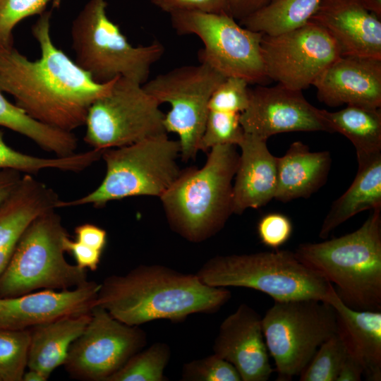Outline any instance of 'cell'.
Here are the masks:
<instances>
[{
    "instance_id": "7a4b0ae2",
    "label": "cell",
    "mask_w": 381,
    "mask_h": 381,
    "mask_svg": "<svg viewBox=\"0 0 381 381\" xmlns=\"http://www.w3.org/2000/svg\"><path fill=\"white\" fill-rule=\"evenodd\" d=\"M231 297L224 287L204 284L196 274L162 265H140L99 283L96 306L118 320L140 326L155 320L183 321L195 313L219 310Z\"/></svg>"
},
{
    "instance_id": "f35d334b",
    "label": "cell",
    "mask_w": 381,
    "mask_h": 381,
    "mask_svg": "<svg viewBox=\"0 0 381 381\" xmlns=\"http://www.w3.org/2000/svg\"><path fill=\"white\" fill-rule=\"evenodd\" d=\"M66 252L71 253L79 267L95 271L100 263L102 251L89 247L68 236L64 242Z\"/></svg>"
},
{
    "instance_id": "603a6c76",
    "label": "cell",
    "mask_w": 381,
    "mask_h": 381,
    "mask_svg": "<svg viewBox=\"0 0 381 381\" xmlns=\"http://www.w3.org/2000/svg\"><path fill=\"white\" fill-rule=\"evenodd\" d=\"M356 155L357 174L325 217L319 233L321 238H327L337 226L359 212L381 208V151Z\"/></svg>"
},
{
    "instance_id": "2e32d148",
    "label": "cell",
    "mask_w": 381,
    "mask_h": 381,
    "mask_svg": "<svg viewBox=\"0 0 381 381\" xmlns=\"http://www.w3.org/2000/svg\"><path fill=\"white\" fill-rule=\"evenodd\" d=\"M212 349L236 368L241 381H267L274 372L262 317L247 304H241L222 321Z\"/></svg>"
},
{
    "instance_id": "5b68a950",
    "label": "cell",
    "mask_w": 381,
    "mask_h": 381,
    "mask_svg": "<svg viewBox=\"0 0 381 381\" xmlns=\"http://www.w3.org/2000/svg\"><path fill=\"white\" fill-rule=\"evenodd\" d=\"M196 275L216 287H243L270 296L274 301L315 299L328 302L334 288L302 263L294 252L274 250L248 254L217 255Z\"/></svg>"
},
{
    "instance_id": "d6a6232c",
    "label": "cell",
    "mask_w": 381,
    "mask_h": 381,
    "mask_svg": "<svg viewBox=\"0 0 381 381\" xmlns=\"http://www.w3.org/2000/svg\"><path fill=\"white\" fill-rule=\"evenodd\" d=\"M240 114L209 110L199 151L208 152L212 147L222 145L238 146L244 135Z\"/></svg>"
},
{
    "instance_id": "d6986e66",
    "label": "cell",
    "mask_w": 381,
    "mask_h": 381,
    "mask_svg": "<svg viewBox=\"0 0 381 381\" xmlns=\"http://www.w3.org/2000/svg\"><path fill=\"white\" fill-rule=\"evenodd\" d=\"M380 20L361 0H322L310 20L325 30L341 56L381 59Z\"/></svg>"
},
{
    "instance_id": "8992f818",
    "label": "cell",
    "mask_w": 381,
    "mask_h": 381,
    "mask_svg": "<svg viewBox=\"0 0 381 381\" xmlns=\"http://www.w3.org/2000/svg\"><path fill=\"white\" fill-rule=\"evenodd\" d=\"M68 236L56 209L37 216L18 238L0 275V298L42 289H70L87 284V270L65 258L64 242Z\"/></svg>"
},
{
    "instance_id": "7c38bea8",
    "label": "cell",
    "mask_w": 381,
    "mask_h": 381,
    "mask_svg": "<svg viewBox=\"0 0 381 381\" xmlns=\"http://www.w3.org/2000/svg\"><path fill=\"white\" fill-rule=\"evenodd\" d=\"M226 77L201 63L176 68L159 74L143 85L159 104L168 103L164 114L167 133L178 135L180 157L184 162L194 159L199 152L211 96Z\"/></svg>"
},
{
    "instance_id": "ba28073f",
    "label": "cell",
    "mask_w": 381,
    "mask_h": 381,
    "mask_svg": "<svg viewBox=\"0 0 381 381\" xmlns=\"http://www.w3.org/2000/svg\"><path fill=\"white\" fill-rule=\"evenodd\" d=\"M106 0H89L72 22L75 63L99 83L123 77L142 85L164 48L155 41L133 46L107 16Z\"/></svg>"
},
{
    "instance_id": "ee69618b",
    "label": "cell",
    "mask_w": 381,
    "mask_h": 381,
    "mask_svg": "<svg viewBox=\"0 0 381 381\" xmlns=\"http://www.w3.org/2000/svg\"><path fill=\"white\" fill-rule=\"evenodd\" d=\"M16 243L0 250V275L6 267Z\"/></svg>"
},
{
    "instance_id": "60d3db41",
    "label": "cell",
    "mask_w": 381,
    "mask_h": 381,
    "mask_svg": "<svg viewBox=\"0 0 381 381\" xmlns=\"http://www.w3.org/2000/svg\"><path fill=\"white\" fill-rule=\"evenodd\" d=\"M272 0H228L229 14L240 21L267 5Z\"/></svg>"
},
{
    "instance_id": "7bdbcfd3",
    "label": "cell",
    "mask_w": 381,
    "mask_h": 381,
    "mask_svg": "<svg viewBox=\"0 0 381 381\" xmlns=\"http://www.w3.org/2000/svg\"><path fill=\"white\" fill-rule=\"evenodd\" d=\"M363 373L361 364L347 353L336 381H360Z\"/></svg>"
},
{
    "instance_id": "6da1fadb",
    "label": "cell",
    "mask_w": 381,
    "mask_h": 381,
    "mask_svg": "<svg viewBox=\"0 0 381 381\" xmlns=\"http://www.w3.org/2000/svg\"><path fill=\"white\" fill-rule=\"evenodd\" d=\"M51 17L46 10L31 28L39 59L30 60L14 47H0V90L32 119L72 132L85 126L90 107L109 93L116 78L97 83L59 49L51 36Z\"/></svg>"
},
{
    "instance_id": "44dd1931",
    "label": "cell",
    "mask_w": 381,
    "mask_h": 381,
    "mask_svg": "<svg viewBox=\"0 0 381 381\" xmlns=\"http://www.w3.org/2000/svg\"><path fill=\"white\" fill-rule=\"evenodd\" d=\"M327 303L334 309L337 334L347 353L361 364L367 380H381V311L353 309L335 289Z\"/></svg>"
},
{
    "instance_id": "1f68e13d",
    "label": "cell",
    "mask_w": 381,
    "mask_h": 381,
    "mask_svg": "<svg viewBox=\"0 0 381 381\" xmlns=\"http://www.w3.org/2000/svg\"><path fill=\"white\" fill-rule=\"evenodd\" d=\"M345 345L336 333L318 349L300 375L301 381H336L346 356Z\"/></svg>"
},
{
    "instance_id": "8d00e7d4",
    "label": "cell",
    "mask_w": 381,
    "mask_h": 381,
    "mask_svg": "<svg viewBox=\"0 0 381 381\" xmlns=\"http://www.w3.org/2000/svg\"><path fill=\"white\" fill-rule=\"evenodd\" d=\"M257 232L262 243L277 250L290 238L293 232V225L286 215L272 212L260 219L257 225Z\"/></svg>"
},
{
    "instance_id": "ffe728a7",
    "label": "cell",
    "mask_w": 381,
    "mask_h": 381,
    "mask_svg": "<svg viewBox=\"0 0 381 381\" xmlns=\"http://www.w3.org/2000/svg\"><path fill=\"white\" fill-rule=\"evenodd\" d=\"M233 183V213L241 214L258 209L274 198L277 185V157L270 152L267 140L244 133Z\"/></svg>"
},
{
    "instance_id": "5bb4252c",
    "label": "cell",
    "mask_w": 381,
    "mask_h": 381,
    "mask_svg": "<svg viewBox=\"0 0 381 381\" xmlns=\"http://www.w3.org/2000/svg\"><path fill=\"white\" fill-rule=\"evenodd\" d=\"M261 54L266 75L286 88L301 90L341 54L325 30L311 20L276 35H263Z\"/></svg>"
},
{
    "instance_id": "ac0fdd59",
    "label": "cell",
    "mask_w": 381,
    "mask_h": 381,
    "mask_svg": "<svg viewBox=\"0 0 381 381\" xmlns=\"http://www.w3.org/2000/svg\"><path fill=\"white\" fill-rule=\"evenodd\" d=\"M320 102L335 107L342 104L381 107V59L340 56L315 80Z\"/></svg>"
},
{
    "instance_id": "277c9868",
    "label": "cell",
    "mask_w": 381,
    "mask_h": 381,
    "mask_svg": "<svg viewBox=\"0 0 381 381\" xmlns=\"http://www.w3.org/2000/svg\"><path fill=\"white\" fill-rule=\"evenodd\" d=\"M297 258L332 285L349 307L381 310V208L357 230L319 243L298 246Z\"/></svg>"
},
{
    "instance_id": "4dcf8cb0",
    "label": "cell",
    "mask_w": 381,
    "mask_h": 381,
    "mask_svg": "<svg viewBox=\"0 0 381 381\" xmlns=\"http://www.w3.org/2000/svg\"><path fill=\"white\" fill-rule=\"evenodd\" d=\"M30 329H0V379L22 381L28 368Z\"/></svg>"
},
{
    "instance_id": "e575fe53",
    "label": "cell",
    "mask_w": 381,
    "mask_h": 381,
    "mask_svg": "<svg viewBox=\"0 0 381 381\" xmlns=\"http://www.w3.org/2000/svg\"><path fill=\"white\" fill-rule=\"evenodd\" d=\"M181 380L241 381V378L231 363L213 353L209 356L185 363Z\"/></svg>"
},
{
    "instance_id": "f546056e",
    "label": "cell",
    "mask_w": 381,
    "mask_h": 381,
    "mask_svg": "<svg viewBox=\"0 0 381 381\" xmlns=\"http://www.w3.org/2000/svg\"><path fill=\"white\" fill-rule=\"evenodd\" d=\"M170 357L169 344L155 342L133 355L107 381H166L164 372Z\"/></svg>"
},
{
    "instance_id": "d590c367",
    "label": "cell",
    "mask_w": 381,
    "mask_h": 381,
    "mask_svg": "<svg viewBox=\"0 0 381 381\" xmlns=\"http://www.w3.org/2000/svg\"><path fill=\"white\" fill-rule=\"evenodd\" d=\"M248 84L240 78H225L212 93L209 110L241 114L249 103Z\"/></svg>"
},
{
    "instance_id": "30bf717a",
    "label": "cell",
    "mask_w": 381,
    "mask_h": 381,
    "mask_svg": "<svg viewBox=\"0 0 381 381\" xmlns=\"http://www.w3.org/2000/svg\"><path fill=\"white\" fill-rule=\"evenodd\" d=\"M169 16L179 35H195L202 41L200 62L226 78H240L249 84L268 79L260 47L263 33L242 26L226 13L179 11Z\"/></svg>"
},
{
    "instance_id": "bcb514c9",
    "label": "cell",
    "mask_w": 381,
    "mask_h": 381,
    "mask_svg": "<svg viewBox=\"0 0 381 381\" xmlns=\"http://www.w3.org/2000/svg\"><path fill=\"white\" fill-rule=\"evenodd\" d=\"M48 377L41 372L34 370L28 369V371L23 374L22 381H47Z\"/></svg>"
},
{
    "instance_id": "484cf974",
    "label": "cell",
    "mask_w": 381,
    "mask_h": 381,
    "mask_svg": "<svg viewBox=\"0 0 381 381\" xmlns=\"http://www.w3.org/2000/svg\"><path fill=\"white\" fill-rule=\"evenodd\" d=\"M0 90V126L27 137L44 151L56 157L76 152L78 139L72 132L45 125L10 102Z\"/></svg>"
},
{
    "instance_id": "74e56055",
    "label": "cell",
    "mask_w": 381,
    "mask_h": 381,
    "mask_svg": "<svg viewBox=\"0 0 381 381\" xmlns=\"http://www.w3.org/2000/svg\"><path fill=\"white\" fill-rule=\"evenodd\" d=\"M151 2L169 14L179 11L229 14L228 0H151Z\"/></svg>"
},
{
    "instance_id": "cb8c5ba5",
    "label": "cell",
    "mask_w": 381,
    "mask_h": 381,
    "mask_svg": "<svg viewBox=\"0 0 381 381\" xmlns=\"http://www.w3.org/2000/svg\"><path fill=\"white\" fill-rule=\"evenodd\" d=\"M60 200L52 188L32 174H23L16 188L0 205V250L16 243L37 216L57 209Z\"/></svg>"
},
{
    "instance_id": "d4e9b609",
    "label": "cell",
    "mask_w": 381,
    "mask_h": 381,
    "mask_svg": "<svg viewBox=\"0 0 381 381\" xmlns=\"http://www.w3.org/2000/svg\"><path fill=\"white\" fill-rule=\"evenodd\" d=\"M91 313L68 315L30 328L28 368L48 378L63 365L69 348L90 321Z\"/></svg>"
},
{
    "instance_id": "9c48e42d",
    "label": "cell",
    "mask_w": 381,
    "mask_h": 381,
    "mask_svg": "<svg viewBox=\"0 0 381 381\" xmlns=\"http://www.w3.org/2000/svg\"><path fill=\"white\" fill-rule=\"evenodd\" d=\"M262 327L277 380L288 381L337 333L336 313L329 303L315 299L274 301L262 318Z\"/></svg>"
},
{
    "instance_id": "9a60e30c",
    "label": "cell",
    "mask_w": 381,
    "mask_h": 381,
    "mask_svg": "<svg viewBox=\"0 0 381 381\" xmlns=\"http://www.w3.org/2000/svg\"><path fill=\"white\" fill-rule=\"evenodd\" d=\"M240 123L244 133L267 140L282 133H331L321 109L309 103L302 91L279 84L250 89L248 106L240 114Z\"/></svg>"
},
{
    "instance_id": "8fae6325",
    "label": "cell",
    "mask_w": 381,
    "mask_h": 381,
    "mask_svg": "<svg viewBox=\"0 0 381 381\" xmlns=\"http://www.w3.org/2000/svg\"><path fill=\"white\" fill-rule=\"evenodd\" d=\"M164 114L142 84L119 77L109 93L90 107L84 140L99 150L128 145L167 133Z\"/></svg>"
},
{
    "instance_id": "7402d4cb",
    "label": "cell",
    "mask_w": 381,
    "mask_h": 381,
    "mask_svg": "<svg viewBox=\"0 0 381 381\" xmlns=\"http://www.w3.org/2000/svg\"><path fill=\"white\" fill-rule=\"evenodd\" d=\"M331 162L328 151L311 152L302 142L293 143L284 155L277 157L274 199L286 202L309 198L325 183Z\"/></svg>"
},
{
    "instance_id": "4fadbf2b",
    "label": "cell",
    "mask_w": 381,
    "mask_h": 381,
    "mask_svg": "<svg viewBox=\"0 0 381 381\" xmlns=\"http://www.w3.org/2000/svg\"><path fill=\"white\" fill-rule=\"evenodd\" d=\"M147 341V334L139 326L125 324L95 306L85 328L71 344L63 366L74 379L107 381Z\"/></svg>"
},
{
    "instance_id": "7dc6e473",
    "label": "cell",
    "mask_w": 381,
    "mask_h": 381,
    "mask_svg": "<svg viewBox=\"0 0 381 381\" xmlns=\"http://www.w3.org/2000/svg\"><path fill=\"white\" fill-rule=\"evenodd\" d=\"M0 381H1V379H0Z\"/></svg>"
},
{
    "instance_id": "f6af8a7d",
    "label": "cell",
    "mask_w": 381,
    "mask_h": 381,
    "mask_svg": "<svg viewBox=\"0 0 381 381\" xmlns=\"http://www.w3.org/2000/svg\"><path fill=\"white\" fill-rule=\"evenodd\" d=\"M364 7L381 19V0H361Z\"/></svg>"
},
{
    "instance_id": "f1b7e54d",
    "label": "cell",
    "mask_w": 381,
    "mask_h": 381,
    "mask_svg": "<svg viewBox=\"0 0 381 381\" xmlns=\"http://www.w3.org/2000/svg\"><path fill=\"white\" fill-rule=\"evenodd\" d=\"M87 165V159L83 152H75L66 157L46 158L16 150L6 143L4 133L0 130V169H14L29 174L48 169L79 172L84 170Z\"/></svg>"
},
{
    "instance_id": "ab89813d",
    "label": "cell",
    "mask_w": 381,
    "mask_h": 381,
    "mask_svg": "<svg viewBox=\"0 0 381 381\" xmlns=\"http://www.w3.org/2000/svg\"><path fill=\"white\" fill-rule=\"evenodd\" d=\"M75 240L96 250L104 251L107 242V231L93 224L85 223L77 226L74 230Z\"/></svg>"
},
{
    "instance_id": "83f0119b",
    "label": "cell",
    "mask_w": 381,
    "mask_h": 381,
    "mask_svg": "<svg viewBox=\"0 0 381 381\" xmlns=\"http://www.w3.org/2000/svg\"><path fill=\"white\" fill-rule=\"evenodd\" d=\"M322 0H272L239 23L253 31L276 35L310 21Z\"/></svg>"
},
{
    "instance_id": "52a82bcc",
    "label": "cell",
    "mask_w": 381,
    "mask_h": 381,
    "mask_svg": "<svg viewBox=\"0 0 381 381\" xmlns=\"http://www.w3.org/2000/svg\"><path fill=\"white\" fill-rule=\"evenodd\" d=\"M179 140L167 133L139 142L103 150L105 176L92 192L77 199L60 200L57 208L92 205L101 208L109 202L135 196L159 198L179 174Z\"/></svg>"
},
{
    "instance_id": "4316f807",
    "label": "cell",
    "mask_w": 381,
    "mask_h": 381,
    "mask_svg": "<svg viewBox=\"0 0 381 381\" xmlns=\"http://www.w3.org/2000/svg\"><path fill=\"white\" fill-rule=\"evenodd\" d=\"M331 133H339L353 145L356 154L381 151V110L348 104L337 111L321 109Z\"/></svg>"
},
{
    "instance_id": "836d02e7",
    "label": "cell",
    "mask_w": 381,
    "mask_h": 381,
    "mask_svg": "<svg viewBox=\"0 0 381 381\" xmlns=\"http://www.w3.org/2000/svg\"><path fill=\"white\" fill-rule=\"evenodd\" d=\"M50 0H0V47L13 46V32L25 18L40 16Z\"/></svg>"
},
{
    "instance_id": "b9f144b4",
    "label": "cell",
    "mask_w": 381,
    "mask_h": 381,
    "mask_svg": "<svg viewBox=\"0 0 381 381\" xmlns=\"http://www.w3.org/2000/svg\"><path fill=\"white\" fill-rule=\"evenodd\" d=\"M23 174L14 169H0V205L16 188Z\"/></svg>"
},
{
    "instance_id": "e0dca14e",
    "label": "cell",
    "mask_w": 381,
    "mask_h": 381,
    "mask_svg": "<svg viewBox=\"0 0 381 381\" xmlns=\"http://www.w3.org/2000/svg\"><path fill=\"white\" fill-rule=\"evenodd\" d=\"M99 283L70 289H42L0 298V329H26L58 318L90 313L96 306Z\"/></svg>"
},
{
    "instance_id": "3957f363",
    "label": "cell",
    "mask_w": 381,
    "mask_h": 381,
    "mask_svg": "<svg viewBox=\"0 0 381 381\" xmlns=\"http://www.w3.org/2000/svg\"><path fill=\"white\" fill-rule=\"evenodd\" d=\"M236 145L209 150L202 167L181 170L159 197L171 229L192 243L217 234L233 213V180L238 164Z\"/></svg>"
}]
</instances>
